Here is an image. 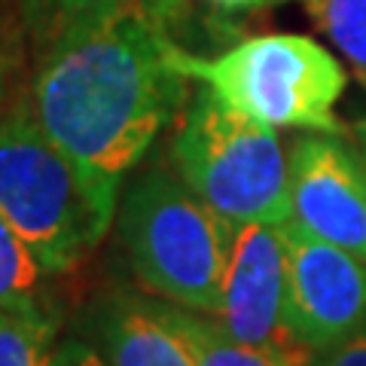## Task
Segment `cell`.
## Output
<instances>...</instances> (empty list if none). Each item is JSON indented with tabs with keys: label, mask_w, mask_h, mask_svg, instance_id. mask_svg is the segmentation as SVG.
<instances>
[{
	"label": "cell",
	"mask_w": 366,
	"mask_h": 366,
	"mask_svg": "<svg viewBox=\"0 0 366 366\" xmlns=\"http://www.w3.org/2000/svg\"><path fill=\"white\" fill-rule=\"evenodd\" d=\"M153 0L101 21L37 61L31 110L46 134L92 177L122 187L187 104L192 79Z\"/></svg>",
	"instance_id": "cell-1"
},
{
	"label": "cell",
	"mask_w": 366,
	"mask_h": 366,
	"mask_svg": "<svg viewBox=\"0 0 366 366\" xmlns=\"http://www.w3.org/2000/svg\"><path fill=\"white\" fill-rule=\"evenodd\" d=\"M119 189L79 168L31 104L0 113V214L49 274H67L110 232Z\"/></svg>",
	"instance_id": "cell-2"
},
{
	"label": "cell",
	"mask_w": 366,
	"mask_h": 366,
	"mask_svg": "<svg viewBox=\"0 0 366 366\" xmlns=\"http://www.w3.org/2000/svg\"><path fill=\"white\" fill-rule=\"evenodd\" d=\"M117 235L141 290L217 317L232 223L204 204L174 168L153 165L125 187Z\"/></svg>",
	"instance_id": "cell-3"
},
{
	"label": "cell",
	"mask_w": 366,
	"mask_h": 366,
	"mask_svg": "<svg viewBox=\"0 0 366 366\" xmlns=\"http://www.w3.org/2000/svg\"><path fill=\"white\" fill-rule=\"evenodd\" d=\"M168 162L229 223H284L293 217L290 165L274 129L229 107L202 83L177 113Z\"/></svg>",
	"instance_id": "cell-4"
},
{
	"label": "cell",
	"mask_w": 366,
	"mask_h": 366,
	"mask_svg": "<svg viewBox=\"0 0 366 366\" xmlns=\"http://www.w3.org/2000/svg\"><path fill=\"white\" fill-rule=\"evenodd\" d=\"M174 61L192 83L272 129L345 134L336 104L348 74L327 46L305 34H259L204 59L177 43Z\"/></svg>",
	"instance_id": "cell-5"
},
{
	"label": "cell",
	"mask_w": 366,
	"mask_h": 366,
	"mask_svg": "<svg viewBox=\"0 0 366 366\" xmlns=\"http://www.w3.org/2000/svg\"><path fill=\"white\" fill-rule=\"evenodd\" d=\"M287 242V333L312 354L345 342L366 324V259L312 235L290 217Z\"/></svg>",
	"instance_id": "cell-6"
},
{
	"label": "cell",
	"mask_w": 366,
	"mask_h": 366,
	"mask_svg": "<svg viewBox=\"0 0 366 366\" xmlns=\"http://www.w3.org/2000/svg\"><path fill=\"white\" fill-rule=\"evenodd\" d=\"M293 220L330 244L366 259V174L345 134L305 132L290 144Z\"/></svg>",
	"instance_id": "cell-7"
},
{
	"label": "cell",
	"mask_w": 366,
	"mask_h": 366,
	"mask_svg": "<svg viewBox=\"0 0 366 366\" xmlns=\"http://www.w3.org/2000/svg\"><path fill=\"white\" fill-rule=\"evenodd\" d=\"M287 242L284 223H232L223 305L217 320L247 345H300L284 324Z\"/></svg>",
	"instance_id": "cell-8"
},
{
	"label": "cell",
	"mask_w": 366,
	"mask_h": 366,
	"mask_svg": "<svg viewBox=\"0 0 366 366\" xmlns=\"http://www.w3.org/2000/svg\"><path fill=\"white\" fill-rule=\"evenodd\" d=\"M79 330L107 366H199L183 308L147 290L98 293L86 305Z\"/></svg>",
	"instance_id": "cell-9"
},
{
	"label": "cell",
	"mask_w": 366,
	"mask_h": 366,
	"mask_svg": "<svg viewBox=\"0 0 366 366\" xmlns=\"http://www.w3.org/2000/svg\"><path fill=\"white\" fill-rule=\"evenodd\" d=\"M144 0H21V19L37 61L61 43L79 37L101 21L125 13Z\"/></svg>",
	"instance_id": "cell-10"
},
{
	"label": "cell",
	"mask_w": 366,
	"mask_h": 366,
	"mask_svg": "<svg viewBox=\"0 0 366 366\" xmlns=\"http://www.w3.org/2000/svg\"><path fill=\"white\" fill-rule=\"evenodd\" d=\"M199 366H312L315 354L302 345H247L211 315L183 308Z\"/></svg>",
	"instance_id": "cell-11"
},
{
	"label": "cell",
	"mask_w": 366,
	"mask_h": 366,
	"mask_svg": "<svg viewBox=\"0 0 366 366\" xmlns=\"http://www.w3.org/2000/svg\"><path fill=\"white\" fill-rule=\"evenodd\" d=\"M46 278H49V272L43 269L31 244L0 214V308L25 317L52 320L43 300Z\"/></svg>",
	"instance_id": "cell-12"
},
{
	"label": "cell",
	"mask_w": 366,
	"mask_h": 366,
	"mask_svg": "<svg viewBox=\"0 0 366 366\" xmlns=\"http://www.w3.org/2000/svg\"><path fill=\"white\" fill-rule=\"evenodd\" d=\"M324 37L366 83V0H302Z\"/></svg>",
	"instance_id": "cell-13"
},
{
	"label": "cell",
	"mask_w": 366,
	"mask_h": 366,
	"mask_svg": "<svg viewBox=\"0 0 366 366\" xmlns=\"http://www.w3.org/2000/svg\"><path fill=\"white\" fill-rule=\"evenodd\" d=\"M55 345V320L0 308V366H52Z\"/></svg>",
	"instance_id": "cell-14"
},
{
	"label": "cell",
	"mask_w": 366,
	"mask_h": 366,
	"mask_svg": "<svg viewBox=\"0 0 366 366\" xmlns=\"http://www.w3.org/2000/svg\"><path fill=\"white\" fill-rule=\"evenodd\" d=\"M312 366H366V324L345 342H339L327 351H317L312 357Z\"/></svg>",
	"instance_id": "cell-15"
},
{
	"label": "cell",
	"mask_w": 366,
	"mask_h": 366,
	"mask_svg": "<svg viewBox=\"0 0 366 366\" xmlns=\"http://www.w3.org/2000/svg\"><path fill=\"white\" fill-rule=\"evenodd\" d=\"M52 366H107V360L98 354V348L83 336H67L55 345Z\"/></svg>",
	"instance_id": "cell-16"
},
{
	"label": "cell",
	"mask_w": 366,
	"mask_h": 366,
	"mask_svg": "<svg viewBox=\"0 0 366 366\" xmlns=\"http://www.w3.org/2000/svg\"><path fill=\"white\" fill-rule=\"evenodd\" d=\"M214 9H223V13H250V9H269L278 4H287V0H202Z\"/></svg>",
	"instance_id": "cell-17"
},
{
	"label": "cell",
	"mask_w": 366,
	"mask_h": 366,
	"mask_svg": "<svg viewBox=\"0 0 366 366\" xmlns=\"http://www.w3.org/2000/svg\"><path fill=\"white\" fill-rule=\"evenodd\" d=\"M354 144H357V150H360L363 174H366V119H363V122H357V129H354Z\"/></svg>",
	"instance_id": "cell-18"
}]
</instances>
